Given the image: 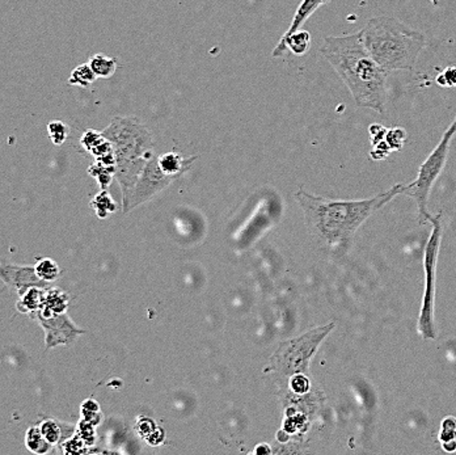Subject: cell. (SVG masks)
Segmentation results:
<instances>
[{
	"mask_svg": "<svg viewBox=\"0 0 456 455\" xmlns=\"http://www.w3.org/2000/svg\"><path fill=\"white\" fill-rule=\"evenodd\" d=\"M40 430L45 439L52 447L60 446L66 439L74 436L77 425L71 422L57 420V419H45L40 422Z\"/></svg>",
	"mask_w": 456,
	"mask_h": 455,
	"instance_id": "11",
	"label": "cell"
},
{
	"mask_svg": "<svg viewBox=\"0 0 456 455\" xmlns=\"http://www.w3.org/2000/svg\"><path fill=\"white\" fill-rule=\"evenodd\" d=\"M320 53L341 77L358 106L386 112L388 72L365 48L361 31L353 35H328Z\"/></svg>",
	"mask_w": 456,
	"mask_h": 455,
	"instance_id": "2",
	"label": "cell"
},
{
	"mask_svg": "<svg viewBox=\"0 0 456 455\" xmlns=\"http://www.w3.org/2000/svg\"><path fill=\"white\" fill-rule=\"evenodd\" d=\"M45 294H46L45 287L32 286V287L26 289V292H21L18 295V301L16 303V309L18 312L30 314L33 311L43 309Z\"/></svg>",
	"mask_w": 456,
	"mask_h": 455,
	"instance_id": "14",
	"label": "cell"
},
{
	"mask_svg": "<svg viewBox=\"0 0 456 455\" xmlns=\"http://www.w3.org/2000/svg\"><path fill=\"white\" fill-rule=\"evenodd\" d=\"M101 134L112 145L114 177L120 184L125 205L140 172L155 155L154 138L146 125L133 116L114 117Z\"/></svg>",
	"mask_w": 456,
	"mask_h": 455,
	"instance_id": "3",
	"label": "cell"
},
{
	"mask_svg": "<svg viewBox=\"0 0 456 455\" xmlns=\"http://www.w3.org/2000/svg\"><path fill=\"white\" fill-rule=\"evenodd\" d=\"M60 447L65 454H84L88 446L77 433H74V436L66 439Z\"/></svg>",
	"mask_w": 456,
	"mask_h": 455,
	"instance_id": "22",
	"label": "cell"
},
{
	"mask_svg": "<svg viewBox=\"0 0 456 455\" xmlns=\"http://www.w3.org/2000/svg\"><path fill=\"white\" fill-rule=\"evenodd\" d=\"M443 79H446V84L448 86H455L456 84V67H450L446 70V72L442 75Z\"/></svg>",
	"mask_w": 456,
	"mask_h": 455,
	"instance_id": "25",
	"label": "cell"
},
{
	"mask_svg": "<svg viewBox=\"0 0 456 455\" xmlns=\"http://www.w3.org/2000/svg\"><path fill=\"white\" fill-rule=\"evenodd\" d=\"M26 446L33 454H48L52 451V446L45 439L40 427H30L26 433Z\"/></svg>",
	"mask_w": 456,
	"mask_h": 455,
	"instance_id": "17",
	"label": "cell"
},
{
	"mask_svg": "<svg viewBox=\"0 0 456 455\" xmlns=\"http://www.w3.org/2000/svg\"><path fill=\"white\" fill-rule=\"evenodd\" d=\"M29 317L43 328L46 351L60 345H69L74 343L79 336L86 332L83 328H80L72 322L67 312L52 314L43 309H38L30 312Z\"/></svg>",
	"mask_w": 456,
	"mask_h": 455,
	"instance_id": "9",
	"label": "cell"
},
{
	"mask_svg": "<svg viewBox=\"0 0 456 455\" xmlns=\"http://www.w3.org/2000/svg\"><path fill=\"white\" fill-rule=\"evenodd\" d=\"M80 142H82V146L84 147L88 153L95 156L96 160H100L106 164H114L106 162V159L114 160V156H113L112 145L109 143V141H106L103 137L101 131L87 130L86 133H83Z\"/></svg>",
	"mask_w": 456,
	"mask_h": 455,
	"instance_id": "12",
	"label": "cell"
},
{
	"mask_svg": "<svg viewBox=\"0 0 456 455\" xmlns=\"http://www.w3.org/2000/svg\"><path fill=\"white\" fill-rule=\"evenodd\" d=\"M431 232L423 253L425 289L422 297L421 311L418 318V332L426 340L437 339L434 309H435V286L438 269L439 251L443 235V222L440 215H431Z\"/></svg>",
	"mask_w": 456,
	"mask_h": 455,
	"instance_id": "6",
	"label": "cell"
},
{
	"mask_svg": "<svg viewBox=\"0 0 456 455\" xmlns=\"http://www.w3.org/2000/svg\"><path fill=\"white\" fill-rule=\"evenodd\" d=\"M35 270L37 275L48 284H52L60 278V265L52 258H40L35 263Z\"/></svg>",
	"mask_w": 456,
	"mask_h": 455,
	"instance_id": "19",
	"label": "cell"
},
{
	"mask_svg": "<svg viewBox=\"0 0 456 455\" xmlns=\"http://www.w3.org/2000/svg\"><path fill=\"white\" fill-rule=\"evenodd\" d=\"M96 416H100V410L95 400L88 399L82 404V419L91 422L92 425H97L99 419Z\"/></svg>",
	"mask_w": 456,
	"mask_h": 455,
	"instance_id": "24",
	"label": "cell"
},
{
	"mask_svg": "<svg viewBox=\"0 0 456 455\" xmlns=\"http://www.w3.org/2000/svg\"><path fill=\"white\" fill-rule=\"evenodd\" d=\"M69 297L67 292H62L57 287H48L43 302V311L52 314H63L69 309Z\"/></svg>",
	"mask_w": 456,
	"mask_h": 455,
	"instance_id": "16",
	"label": "cell"
},
{
	"mask_svg": "<svg viewBox=\"0 0 456 455\" xmlns=\"http://www.w3.org/2000/svg\"><path fill=\"white\" fill-rule=\"evenodd\" d=\"M91 70L95 72L96 77L108 79L112 77L117 70V60H113L104 54H96L91 60H88Z\"/></svg>",
	"mask_w": 456,
	"mask_h": 455,
	"instance_id": "18",
	"label": "cell"
},
{
	"mask_svg": "<svg viewBox=\"0 0 456 455\" xmlns=\"http://www.w3.org/2000/svg\"><path fill=\"white\" fill-rule=\"evenodd\" d=\"M0 280L9 289L18 292H26L32 286L50 287V284L43 281L35 273V265H15V264H1L0 265Z\"/></svg>",
	"mask_w": 456,
	"mask_h": 455,
	"instance_id": "10",
	"label": "cell"
},
{
	"mask_svg": "<svg viewBox=\"0 0 456 455\" xmlns=\"http://www.w3.org/2000/svg\"><path fill=\"white\" fill-rule=\"evenodd\" d=\"M456 134V119L452 125L446 130L443 137L440 139L437 147L431 151V154L426 158V160L421 164L417 179L411 182L409 185H404L401 194L413 198L418 207L420 221L426 222L430 221L431 215L428 209L429 196L434 182L437 181L440 173L443 171L446 160H447L448 150L452 138Z\"/></svg>",
	"mask_w": 456,
	"mask_h": 455,
	"instance_id": "7",
	"label": "cell"
},
{
	"mask_svg": "<svg viewBox=\"0 0 456 455\" xmlns=\"http://www.w3.org/2000/svg\"><path fill=\"white\" fill-rule=\"evenodd\" d=\"M328 1L329 0H303L301 6L296 9L295 15H294L291 26L289 28V31L282 35V38H286V37L295 33V32H298L301 26H303V23H306L307 18L312 16L321 6L327 4Z\"/></svg>",
	"mask_w": 456,
	"mask_h": 455,
	"instance_id": "15",
	"label": "cell"
},
{
	"mask_svg": "<svg viewBox=\"0 0 456 455\" xmlns=\"http://www.w3.org/2000/svg\"><path fill=\"white\" fill-rule=\"evenodd\" d=\"M96 77L95 72L91 70L88 63L84 65H79L77 69L72 70L71 75H69V83L71 86L87 87L91 86L95 82Z\"/></svg>",
	"mask_w": 456,
	"mask_h": 455,
	"instance_id": "20",
	"label": "cell"
},
{
	"mask_svg": "<svg viewBox=\"0 0 456 455\" xmlns=\"http://www.w3.org/2000/svg\"><path fill=\"white\" fill-rule=\"evenodd\" d=\"M176 179H179V176L167 171L163 165L159 163L157 155H154L147 162L143 171L140 172L138 180L130 193L128 202L123 205V213L126 214L134 207H139L143 202L151 199L157 193L165 190L168 185H171Z\"/></svg>",
	"mask_w": 456,
	"mask_h": 455,
	"instance_id": "8",
	"label": "cell"
},
{
	"mask_svg": "<svg viewBox=\"0 0 456 455\" xmlns=\"http://www.w3.org/2000/svg\"><path fill=\"white\" fill-rule=\"evenodd\" d=\"M335 328V323L318 327L304 335L279 344L272 356V369L282 378H299L308 373V365L320 344Z\"/></svg>",
	"mask_w": 456,
	"mask_h": 455,
	"instance_id": "5",
	"label": "cell"
},
{
	"mask_svg": "<svg viewBox=\"0 0 456 455\" xmlns=\"http://www.w3.org/2000/svg\"><path fill=\"white\" fill-rule=\"evenodd\" d=\"M361 35L367 52L387 72L413 69L426 43L422 32L388 16L369 20Z\"/></svg>",
	"mask_w": 456,
	"mask_h": 455,
	"instance_id": "4",
	"label": "cell"
},
{
	"mask_svg": "<svg viewBox=\"0 0 456 455\" xmlns=\"http://www.w3.org/2000/svg\"><path fill=\"white\" fill-rule=\"evenodd\" d=\"M94 427H95V425H92L91 422L83 420V419L79 421V424L77 425L75 433L84 441L87 446H94V445H95L96 436L95 428H94Z\"/></svg>",
	"mask_w": 456,
	"mask_h": 455,
	"instance_id": "23",
	"label": "cell"
},
{
	"mask_svg": "<svg viewBox=\"0 0 456 455\" xmlns=\"http://www.w3.org/2000/svg\"><path fill=\"white\" fill-rule=\"evenodd\" d=\"M403 188L404 184H397L375 197L358 201L316 197L301 190L295 193V198L304 212L306 224L315 241L336 253L349 248L361 224L379 209L401 194Z\"/></svg>",
	"mask_w": 456,
	"mask_h": 455,
	"instance_id": "1",
	"label": "cell"
},
{
	"mask_svg": "<svg viewBox=\"0 0 456 455\" xmlns=\"http://www.w3.org/2000/svg\"><path fill=\"white\" fill-rule=\"evenodd\" d=\"M310 43V33L299 29L298 32H295L293 35H289V37H286V38H281V41L278 43L276 49L273 50L272 54H273L274 58H279V57H282L287 50H290V52H293L294 54L301 55V54H304V53L308 50Z\"/></svg>",
	"mask_w": 456,
	"mask_h": 455,
	"instance_id": "13",
	"label": "cell"
},
{
	"mask_svg": "<svg viewBox=\"0 0 456 455\" xmlns=\"http://www.w3.org/2000/svg\"><path fill=\"white\" fill-rule=\"evenodd\" d=\"M48 133H49V137L52 139V143L57 145V146H60V145H63L66 142V139L69 137V125L62 122V121H52L48 125Z\"/></svg>",
	"mask_w": 456,
	"mask_h": 455,
	"instance_id": "21",
	"label": "cell"
}]
</instances>
